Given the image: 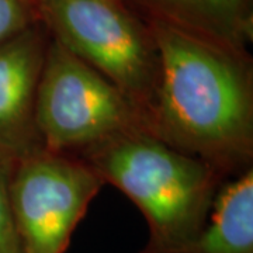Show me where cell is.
I'll return each instance as SVG.
<instances>
[{
    "label": "cell",
    "mask_w": 253,
    "mask_h": 253,
    "mask_svg": "<svg viewBox=\"0 0 253 253\" xmlns=\"http://www.w3.org/2000/svg\"><path fill=\"white\" fill-rule=\"evenodd\" d=\"M49 40L37 21L0 46V158L10 163L44 148L37 94Z\"/></svg>",
    "instance_id": "6"
},
{
    "label": "cell",
    "mask_w": 253,
    "mask_h": 253,
    "mask_svg": "<svg viewBox=\"0 0 253 253\" xmlns=\"http://www.w3.org/2000/svg\"><path fill=\"white\" fill-rule=\"evenodd\" d=\"M116 1H120V3H124V0H116Z\"/></svg>",
    "instance_id": "11"
},
{
    "label": "cell",
    "mask_w": 253,
    "mask_h": 253,
    "mask_svg": "<svg viewBox=\"0 0 253 253\" xmlns=\"http://www.w3.org/2000/svg\"><path fill=\"white\" fill-rule=\"evenodd\" d=\"M161 21L236 51H246L252 20L246 0H136Z\"/></svg>",
    "instance_id": "7"
},
{
    "label": "cell",
    "mask_w": 253,
    "mask_h": 253,
    "mask_svg": "<svg viewBox=\"0 0 253 253\" xmlns=\"http://www.w3.org/2000/svg\"><path fill=\"white\" fill-rule=\"evenodd\" d=\"M49 36L126 94L146 120L158 82V54L144 28L116 0H34Z\"/></svg>",
    "instance_id": "4"
},
{
    "label": "cell",
    "mask_w": 253,
    "mask_h": 253,
    "mask_svg": "<svg viewBox=\"0 0 253 253\" xmlns=\"http://www.w3.org/2000/svg\"><path fill=\"white\" fill-rule=\"evenodd\" d=\"M37 21L34 0H0V46Z\"/></svg>",
    "instance_id": "9"
},
{
    "label": "cell",
    "mask_w": 253,
    "mask_h": 253,
    "mask_svg": "<svg viewBox=\"0 0 253 253\" xmlns=\"http://www.w3.org/2000/svg\"><path fill=\"white\" fill-rule=\"evenodd\" d=\"M101 180L142 212L148 241L138 253H181L203 231L225 177L146 131L117 136L83 151Z\"/></svg>",
    "instance_id": "2"
},
{
    "label": "cell",
    "mask_w": 253,
    "mask_h": 253,
    "mask_svg": "<svg viewBox=\"0 0 253 253\" xmlns=\"http://www.w3.org/2000/svg\"><path fill=\"white\" fill-rule=\"evenodd\" d=\"M104 181L83 158L38 149L13 163L10 204L21 253H63Z\"/></svg>",
    "instance_id": "5"
},
{
    "label": "cell",
    "mask_w": 253,
    "mask_h": 253,
    "mask_svg": "<svg viewBox=\"0 0 253 253\" xmlns=\"http://www.w3.org/2000/svg\"><path fill=\"white\" fill-rule=\"evenodd\" d=\"M37 126L45 149L75 155L146 131L144 117L126 94L52 37L38 84Z\"/></svg>",
    "instance_id": "3"
},
{
    "label": "cell",
    "mask_w": 253,
    "mask_h": 253,
    "mask_svg": "<svg viewBox=\"0 0 253 253\" xmlns=\"http://www.w3.org/2000/svg\"><path fill=\"white\" fill-rule=\"evenodd\" d=\"M207 224L181 253H253V169L222 183Z\"/></svg>",
    "instance_id": "8"
},
{
    "label": "cell",
    "mask_w": 253,
    "mask_h": 253,
    "mask_svg": "<svg viewBox=\"0 0 253 253\" xmlns=\"http://www.w3.org/2000/svg\"><path fill=\"white\" fill-rule=\"evenodd\" d=\"M13 163L0 158V253H21L10 204V173Z\"/></svg>",
    "instance_id": "10"
},
{
    "label": "cell",
    "mask_w": 253,
    "mask_h": 253,
    "mask_svg": "<svg viewBox=\"0 0 253 253\" xmlns=\"http://www.w3.org/2000/svg\"><path fill=\"white\" fill-rule=\"evenodd\" d=\"M158 82L146 132L225 179L252 168L253 68L236 51L149 20Z\"/></svg>",
    "instance_id": "1"
}]
</instances>
